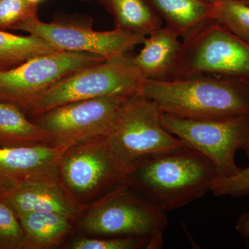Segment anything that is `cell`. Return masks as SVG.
Masks as SVG:
<instances>
[{
  "label": "cell",
  "instance_id": "6da1fadb",
  "mask_svg": "<svg viewBox=\"0 0 249 249\" xmlns=\"http://www.w3.org/2000/svg\"><path fill=\"white\" fill-rule=\"evenodd\" d=\"M219 177L206 156L183 145L136 160L128 188L166 213L204 196Z\"/></svg>",
  "mask_w": 249,
  "mask_h": 249
},
{
  "label": "cell",
  "instance_id": "7a4b0ae2",
  "mask_svg": "<svg viewBox=\"0 0 249 249\" xmlns=\"http://www.w3.org/2000/svg\"><path fill=\"white\" fill-rule=\"evenodd\" d=\"M141 94L162 113L183 119L249 115V80L204 76L146 80Z\"/></svg>",
  "mask_w": 249,
  "mask_h": 249
},
{
  "label": "cell",
  "instance_id": "3957f363",
  "mask_svg": "<svg viewBox=\"0 0 249 249\" xmlns=\"http://www.w3.org/2000/svg\"><path fill=\"white\" fill-rule=\"evenodd\" d=\"M131 165L116 155L107 135L70 147L60 163V183L81 207H88L128 188Z\"/></svg>",
  "mask_w": 249,
  "mask_h": 249
},
{
  "label": "cell",
  "instance_id": "277c9868",
  "mask_svg": "<svg viewBox=\"0 0 249 249\" xmlns=\"http://www.w3.org/2000/svg\"><path fill=\"white\" fill-rule=\"evenodd\" d=\"M145 80L132 56L126 53L67 77L37 96L27 111L37 116L77 101L141 94Z\"/></svg>",
  "mask_w": 249,
  "mask_h": 249
},
{
  "label": "cell",
  "instance_id": "5b68a950",
  "mask_svg": "<svg viewBox=\"0 0 249 249\" xmlns=\"http://www.w3.org/2000/svg\"><path fill=\"white\" fill-rule=\"evenodd\" d=\"M201 76L249 80V44L213 19L181 38L173 78Z\"/></svg>",
  "mask_w": 249,
  "mask_h": 249
},
{
  "label": "cell",
  "instance_id": "8992f818",
  "mask_svg": "<svg viewBox=\"0 0 249 249\" xmlns=\"http://www.w3.org/2000/svg\"><path fill=\"white\" fill-rule=\"evenodd\" d=\"M162 124L186 146L212 161L220 177H229L242 168L236 152L245 150L249 140V115L207 119H188L162 113Z\"/></svg>",
  "mask_w": 249,
  "mask_h": 249
},
{
  "label": "cell",
  "instance_id": "52a82bcc",
  "mask_svg": "<svg viewBox=\"0 0 249 249\" xmlns=\"http://www.w3.org/2000/svg\"><path fill=\"white\" fill-rule=\"evenodd\" d=\"M168 223L165 213L127 188L93 204L80 224L88 232L107 237L163 240Z\"/></svg>",
  "mask_w": 249,
  "mask_h": 249
},
{
  "label": "cell",
  "instance_id": "ba28073f",
  "mask_svg": "<svg viewBox=\"0 0 249 249\" xmlns=\"http://www.w3.org/2000/svg\"><path fill=\"white\" fill-rule=\"evenodd\" d=\"M162 112L142 94L124 101L114 128L107 137L121 161L131 165L141 157L184 145L162 124Z\"/></svg>",
  "mask_w": 249,
  "mask_h": 249
},
{
  "label": "cell",
  "instance_id": "9c48e42d",
  "mask_svg": "<svg viewBox=\"0 0 249 249\" xmlns=\"http://www.w3.org/2000/svg\"><path fill=\"white\" fill-rule=\"evenodd\" d=\"M106 60L95 54L62 51L31 58L14 69L0 71V101L14 103L27 111L46 90Z\"/></svg>",
  "mask_w": 249,
  "mask_h": 249
},
{
  "label": "cell",
  "instance_id": "30bf717a",
  "mask_svg": "<svg viewBox=\"0 0 249 249\" xmlns=\"http://www.w3.org/2000/svg\"><path fill=\"white\" fill-rule=\"evenodd\" d=\"M127 98L112 96L69 103L37 116L36 124L48 132L52 145L65 152L110 133Z\"/></svg>",
  "mask_w": 249,
  "mask_h": 249
},
{
  "label": "cell",
  "instance_id": "8fae6325",
  "mask_svg": "<svg viewBox=\"0 0 249 249\" xmlns=\"http://www.w3.org/2000/svg\"><path fill=\"white\" fill-rule=\"evenodd\" d=\"M83 19L62 18L44 22L36 17L23 23L16 30L40 37L58 51L92 53L106 60L128 53L146 38V36L116 28L111 31H95L88 23H81Z\"/></svg>",
  "mask_w": 249,
  "mask_h": 249
},
{
  "label": "cell",
  "instance_id": "7c38bea8",
  "mask_svg": "<svg viewBox=\"0 0 249 249\" xmlns=\"http://www.w3.org/2000/svg\"><path fill=\"white\" fill-rule=\"evenodd\" d=\"M64 153L61 149L47 144L1 147L0 184L12 183L14 187L35 181L60 183Z\"/></svg>",
  "mask_w": 249,
  "mask_h": 249
},
{
  "label": "cell",
  "instance_id": "4fadbf2b",
  "mask_svg": "<svg viewBox=\"0 0 249 249\" xmlns=\"http://www.w3.org/2000/svg\"><path fill=\"white\" fill-rule=\"evenodd\" d=\"M5 196V201L18 217L27 213L45 212L56 213L73 219L83 209L60 183H19L6 192Z\"/></svg>",
  "mask_w": 249,
  "mask_h": 249
},
{
  "label": "cell",
  "instance_id": "5bb4252c",
  "mask_svg": "<svg viewBox=\"0 0 249 249\" xmlns=\"http://www.w3.org/2000/svg\"><path fill=\"white\" fill-rule=\"evenodd\" d=\"M142 45L132 60L145 79H173L181 53V37L165 26L147 36Z\"/></svg>",
  "mask_w": 249,
  "mask_h": 249
},
{
  "label": "cell",
  "instance_id": "9a60e30c",
  "mask_svg": "<svg viewBox=\"0 0 249 249\" xmlns=\"http://www.w3.org/2000/svg\"><path fill=\"white\" fill-rule=\"evenodd\" d=\"M165 27L181 38L212 18L213 5L205 0H146Z\"/></svg>",
  "mask_w": 249,
  "mask_h": 249
},
{
  "label": "cell",
  "instance_id": "2e32d148",
  "mask_svg": "<svg viewBox=\"0 0 249 249\" xmlns=\"http://www.w3.org/2000/svg\"><path fill=\"white\" fill-rule=\"evenodd\" d=\"M52 143L48 132L28 120L20 107L0 101V145L18 147Z\"/></svg>",
  "mask_w": 249,
  "mask_h": 249
},
{
  "label": "cell",
  "instance_id": "e0dca14e",
  "mask_svg": "<svg viewBox=\"0 0 249 249\" xmlns=\"http://www.w3.org/2000/svg\"><path fill=\"white\" fill-rule=\"evenodd\" d=\"M113 17L116 29L148 36L163 27L146 0H98Z\"/></svg>",
  "mask_w": 249,
  "mask_h": 249
},
{
  "label": "cell",
  "instance_id": "ac0fdd59",
  "mask_svg": "<svg viewBox=\"0 0 249 249\" xmlns=\"http://www.w3.org/2000/svg\"><path fill=\"white\" fill-rule=\"evenodd\" d=\"M27 247L49 248L71 231V218L56 213L31 212L18 217Z\"/></svg>",
  "mask_w": 249,
  "mask_h": 249
},
{
  "label": "cell",
  "instance_id": "d6986e66",
  "mask_svg": "<svg viewBox=\"0 0 249 249\" xmlns=\"http://www.w3.org/2000/svg\"><path fill=\"white\" fill-rule=\"evenodd\" d=\"M58 52L32 34L18 36L0 30V71L11 70L39 55Z\"/></svg>",
  "mask_w": 249,
  "mask_h": 249
},
{
  "label": "cell",
  "instance_id": "ffe728a7",
  "mask_svg": "<svg viewBox=\"0 0 249 249\" xmlns=\"http://www.w3.org/2000/svg\"><path fill=\"white\" fill-rule=\"evenodd\" d=\"M213 5L211 19L249 44V5L240 0H222Z\"/></svg>",
  "mask_w": 249,
  "mask_h": 249
},
{
  "label": "cell",
  "instance_id": "44dd1931",
  "mask_svg": "<svg viewBox=\"0 0 249 249\" xmlns=\"http://www.w3.org/2000/svg\"><path fill=\"white\" fill-rule=\"evenodd\" d=\"M163 240L146 237H107L104 239L80 238L70 245L72 249H158Z\"/></svg>",
  "mask_w": 249,
  "mask_h": 249
},
{
  "label": "cell",
  "instance_id": "7402d4cb",
  "mask_svg": "<svg viewBox=\"0 0 249 249\" xmlns=\"http://www.w3.org/2000/svg\"><path fill=\"white\" fill-rule=\"evenodd\" d=\"M37 5L27 0H0V30H16L19 25L37 16Z\"/></svg>",
  "mask_w": 249,
  "mask_h": 249
},
{
  "label": "cell",
  "instance_id": "603a6c76",
  "mask_svg": "<svg viewBox=\"0 0 249 249\" xmlns=\"http://www.w3.org/2000/svg\"><path fill=\"white\" fill-rule=\"evenodd\" d=\"M7 203L0 201V247H28L19 219Z\"/></svg>",
  "mask_w": 249,
  "mask_h": 249
},
{
  "label": "cell",
  "instance_id": "cb8c5ba5",
  "mask_svg": "<svg viewBox=\"0 0 249 249\" xmlns=\"http://www.w3.org/2000/svg\"><path fill=\"white\" fill-rule=\"evenodd\" d=\"M211 191L215 196L241 197L249 195V166L229 177H219L214 180Z\"/></svg>",
  "mask_w": 249,
  "mask_h": 249
},
{
  "label": "cell",
  "instance_id": "d4e9b609",
  "mask_svg": "<svg viewBox=\"0 0 249 249\" xmlns=\"http://www.w3.org/2000/svg\"><path fill=\"white\" fill-rule=\"evenodd\" d=\"M235 229L240 235L249 240V212L241 214L236 223Z\"/></svg>",
  "mask_w": 249,
  "mask_h": 249
},
{
  "label": "cell",
  "instance_id": "484cf974",
  "mask_svg": "<svg viewBox=\"0 0 249 249\" xmlns=\"http://www.w3.org/2000/svg\"><path fill=\"white\" fill-rule=\"evenodd\" d=\"M27 1H29L31 4L37 5V6H38V4H40V2H42V1H44V0H27Z\"/></svg>",
  "mask_w": 249,
  "mask_h": 249
},
{
  "label": "cell",
  "instance_id": "4316f807",
  "mask_svg": "<svg viewBox=\"0 0 249 249\" xmlns=\"http://www.w3.org/2000/svg\"><path fill=\"white\" fill-rule=\"evenodd\" d=\"M245 151L246 154H247V157L249 158V140L248 142V144H247V147H246Z\"/></svg>",
  "mask_w": 249,
  "mask_h": 249
},
{
  "label": "cell",
  "instance_id": "83f0119b",
  "mask_svg": "<svg viewBox=\"0 0 249 249\" xmlns=\"http://www.w3.org/2000/svg\"><path fill=\"white\" fill-rule=\"evenodd\" d=\"M205 1H208V2L213 4V3L217 2V1H222V0H205ZM240 1H244V0H240Z\"/></svg>",
  "mask_w": 249,
  "mask_h": 249
},
{
  "label": "cell",
  "instance_id": "f1b7e54d",
  "mask_svg": "<svg viewBox=\"0 0 249 249\" xmlns=\"http://www.w3.org/2000/svg\"><path fill=\"white\" fill-rule=\"evenodd\" d=\"M243 1V2H245V4H247V5H249V0H244V1Z\"/></svg>",
  "mask_w": 249,
  "mask_h": 249
},
{
  "label": "cell",
  "instance_id": "f546056e",
  "mask_svg": "<svg viewBox=\"0 0 249 249\" xmlns=\"http://www.w3.org/2000/svg\"><path fill=\"white\" fill-rule=\"evenodd\" d=\"M78 1H91V0H78Z\"/></svg>",
  "mask_w": 249,
  "mask_h": 249
}]
</instances>
